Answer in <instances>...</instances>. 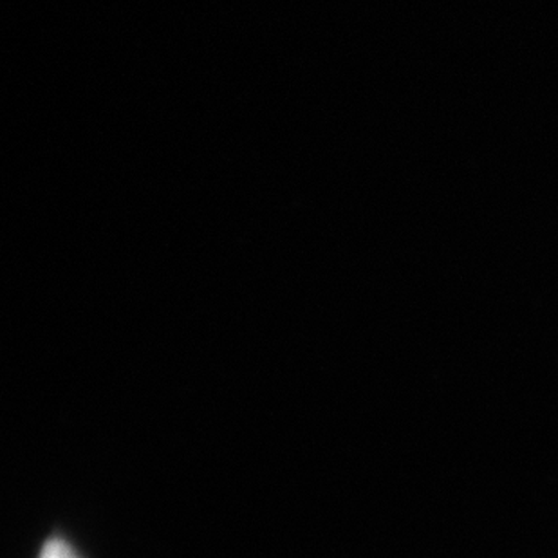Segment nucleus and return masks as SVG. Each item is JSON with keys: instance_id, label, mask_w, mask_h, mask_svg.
Wrapping results in <instances>:
<instances>
[{"instance_id": "obj_1", "label": "nucleus", "mask_w": 558, "mask_h": 558, "mask_svg": "<svg viewBox=\"0 0 558 558\" xmlns=\"http://www.w3.org/2000/svg\"><path fill=\"white\" fill-rule=\"evenodd\" d=\"M40 558H80L78 554L74 551L62 538H53L44 546Z\"/></svg>"}]
</instances>
